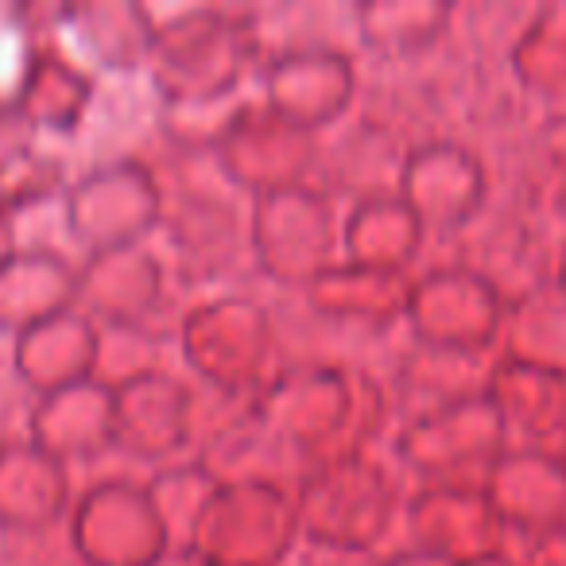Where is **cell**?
<instances>
[{
	"label": "cell",
	"instance_id": "33",
	"mask_svg": "<svg viewBox=\"0 0 566 566\" xmlns=\"http://www.w3.org/2000/svg\"><path fill=\"white\" fill-rule=\"evenodd\" d=\"M260 66L300 51H354V4H249Z\"/></svg>",
	"mask_w": 566,
	"mask_h": 566
},
{
	"label": "cell",
	"instance_id": "11",
	"mask_svg": "<svg viewBox=\"0 0 566 566\" xmlns=\"http://www.w3.org/2000/svg\"><path fill=\"white\" fill-rule=\"evenodd\" d=\"M504 318H509L504 300L473 268L458 264V260H442V264L416 272L403 331L416 346L496 354Z\"/></svg>",
	"mask_w": 566,
	"mask_h": 566
},
{
	"label": "cell",
	"instance_id": "20",
	"mask_svg": "<svg viewBox=\"0 0 566 566\" xmlns=\"http://www.w3.org/2000/svg\"><path fill=\"white\" fill-rule=\"evenodd\" d=\"M512 539H539L566 527V462L555 450L509 447L481 485Z\"/></svg>",
	"mask_w": 566,
	"mask_h": 566
},
{
	"label": "cell",
	"instance_id": "23",
	"mask_svg": "<svg viewBox=\"0 0 566 566\" xmlns=\"http://www.w3.org/2000/svg\"><path fill=\"white\" fill-rule=\"evenodd\" d=\"M489 403L496 408L509 447L563 450L566 442V373L496 354L489 377Z\"/></svg>",
	"mask_w": 566,
	"mask_h": 566
},
{
	"label": "cell",
	"instance_id": "12",
	"mask_svg": "<svg viewBox=\"0 0 566 566\" xmlns=\"http://www.w3.org/2000/svg\"><path fill=\"white\" fill-rule=\"evenodd\" d=\"M71 539L82 566H151L171 551L144 481L102 478L74 496Z\"/></svg>",
	"mask_w": 566,
	"mask_h": 566
},
{
	"label": "cell",
	"instance_id": "6",
	"mask_svg": "<svg viewBox=\"0 0 566 566\" xmlns=\"http://www.w3.org/2000/svg\"><path fill=\"white\" fill-rule=\"evenodd\" d=\"M342 260V210L323 187H292L252 206V264L275 292L303 295Z\"/></svg>",
	"mask_w": 566,
	"mask_h": 566
},
{
	"label": "cell",
	"instance_id": "25",
	"mask_svg": "<svg viewBox=\"0 0 566 566\" xmlns=\"http://www.w3.org/2000/svg\"><path fill=\"white\" fill-rule=\"evenodd\" d=\"M97 346H102L97 323L86 311L74 307L12 338V377L32 400L63 392V388L82 385V380H94Z\"/></svg>",
	"mask_w": 566,
	"mask_h": 566
},
{
	"label": "cell",
	"instance_id": "28",
	"mask_svg": "<svg viewBox=\"0 0 566 566\" xmlns=\"http://www.w3.org/2000/svg\"><path fill=\"white\" fill-rule=\"evenodd\" d=\"M97 102V78L55 43H35L20 74L12 109L35 136H78Z\"/></svg>",
	"mask_w": 566,
	"mask_h": 566
},
{
	"label": "cell",
	"instance_id": "18",
	"mask_svg": "<svg viewBox=\"0 0 566 566\" xmlns=\"http://www.w3.org/2000/svg\"><path fill=\"white\" fill-rule=\"evenodd\" d=\"M195 380L159 369L113 392V450L128 462L159 465L190 454Z\"/></svg>",
	"mask_w": 566,
	"mask_h": 566
},
{
	"label": "cell",
	"instance_id": "22",
	"mask_svg": "<svg viewBox=\"0 0 566 566\" xmlns=\"http://www.w3.org/2000/svg\"><path fill=\"white\" fill-rule=\"evenodd\" d=\"M408 156L411 148L400 136L354 113L346 125L334 128L331 140L323 136V164H318L315 187H323L338 202L346 198L349 206L396 195Z\"/></svg>",
	"mask_w": 566,
	"mask_h": 566
},
{
	"label": "cell",
	"instance_id": "21",
	"mask_svg": "<svg viewBox=\"0 0 566 566\" xmlns=\"http://www.w3.org/2000/svg\"><path fill=\"white\" fill-rule=\"evenodd\" d=\"M496 354H458L408 342L396 369L388 373V403H392V431L416 423L442 408H454L473 396H489Z\"/></svg>",
	"mask_w": 566,
	"mask_h": 566
},
{
	"label": "cell",
	"instance_id": "26",
	"mask_svg": "<svg viewBox=\"0 0 566 566\" xmlns=\"http://www.w3.org/2000/svg\"><path fill=\"white\" fill-rule=\"evenodd\" d=\"M159 17L140 0H82L66 4L63 32L109 78H144Z\"/></svg>",
	"mask_w": 566,
	"mask_h": 566
},
{
	"label": "cell",
	"instance_id": "9",
	"mask_svg": "<svg viewBox=\"0 0 566 566\" xmlns=\"http://www.w3.org/2000/svg\"><path fill=\"white\" fill-rule=\"evenodd\" d=\"M388 450L400 470L416 478V485L481 489L489 470L509 450V434L489 396H473L454 408L396 427Z\"/></svg>",
	"mask_w": 566,
	"mask_h": 566
},
{
	"label": "cell",
	"instance_id": "40",
	"mask_svg": "<svg viewBox=\"0 0 566 566\" xmlns=\"http://www.w3.org/2000/svg\"><path fill=\"white\" fill-rule=\"evenodd\" d=\"M380 555H365V551H338V547H318V543H300L292 558L283 566H377Z\"/></svg>",
	"mask_w": 566,
	"mask_h": 566
},
{
	"label": "cell",
	"instance_id": "41",
	"mask_svg": "<svg viewBox=\"0 0 566 566\" xmlns=\"http://www.w3.org/2000/svg\"><path fill=\"white\" fill-rule=\"evenodd\" d=\"M516 558L524 566H566V527H558V532H547V535H539V539L524 543V551H520Z\"/></svg>",
	"mask_w": 566,
	"mask_h": 566
},
{
	"label": "cell",
	"instance_id": "13",
	"mask_svg": "<svg viewBox=\"0 0 566 566\" xmlns=\"http://www.w3.org/2000/svg\"><path fill=\"white\" fill-rule=\"evenodd\" d=\"M213 159L244 195L264 198L315 182L323 164V136L272 113L256 94L221 136Z\"/></svg>",
	"mask_w": 566,
	"mask_h": 566
},
{
	"label": "cell",
	"instance_id": "29",
	"mask_svg": "<svg viewBox=\"0 0 566 566\" xmlns=\"http://www.w3.org/2000/svg\"><path fill=\"white\" fill-rule=\"evenodd\" d=\"M28 442L48 450L63 465L97 462L113 450V392L97 380H82L32 400Z\"/></svg>",
	"mask_w": 566,
	"mask_h": 566
},
{
	"label": "cell",
	"instance_id": "46",
	"mask_svg": "<svg viewBox=\"0 0 566 566\" xmlns=\"http://www.w3.org/2000/svg\"><path fill=\"white\" fill-rule=\"evenodd\" d=\"M558 454H563V462H566V442H563V450H558Z\"/></svg>",
	"mask_w": 566,
	"mask_h": 566
},
{
	"label": "cell",
	"instance_id": "19",
	"mask_svg": "<svg viewBox=\"0 0 566 566\" xmlns=\"http://www.w3.org/2000/svg\"><path fill=\"white\" fill-rule=\"evenodd\" d=\"M411 287H416L411 272H388V268L338 260L295 300L323 323L361 334H396L403 331V318H408Z\"/></svg>",
	"mask_w": 566,
	"mask_h": 566
},
{
	"label": "cell",
	"instance_id": "44",
	"mask_svg": "<svg viewBox=\"0 0 566 566\" xmlns=\"http://www.w3.org/2000/svg\"><path fill=\"white\" fill-rule=\"evenodd\" d=\"M470 566H524L512 551H504V555H493V558H481V563H470Z\"/></svg>",
	"mask_w": 566,
	"mask_h": 566
},
{
	"label": "cell",
	"instance_id": "1",
	"mask_svg": "<svg viewBox=\"0 0 566 566\" xmlns=\"http://www.w3.org/2000/svg\"><path fill=\"white\" fill-rule=\"evenodd\" d=\"M159 190H164V260L179 287H218L237 275H256L252 264V206L218 167L213 156L151 151Z\"/></svg>",
	"mask_w": 566,
	"mask_h": 566
},
{
	"label": "cell",
	"instance_id": "10",
	"mask_svg": "<svg viewBox=\"0 0 566 566\" xmlns=\"http://www.w3.org/2000/svg\"><path fill=\"white\" fill-rule=\"evenodd\" d=\"M300 501L280 485H221L190 551L210 566H283L300 551Z\"/></svg>",
	"mask_w": 566,
	"mask_h": 566
},
{
	"label": "cell",
	"instance_id": "45",
	"mask_svg": "<svg viewBox=\"0 0 566 566\" xmlns=\"http://www.w3.org/2000/svg\"><path fill=\"white\" fill-rule=\"evenodd\" d=\"M555 287L566 295V249H563V256H558V272H555Z\"/></svg>",
	"mask_w": 566,
	"mask_h": 566
},
{
	"label": "cell",
	"instance_id": "34",
	"mask_svg": "<svg viewBox=\"0 0 566 566\" xmlns=\"http://www.w3.org/2000/svg\"><path fill=\"white\" fill-rule=\"evenodd\" d=\"M535 17H539V4H524V0L458 4L454 24H450V43L478 66L512 71V59H516L524 35L532 32Z\"/></svg>",
	"mask_w": 566,
	"mask_h": 566
},
{
	"label": "cell",
	"instance_id": "4",
	"mask_svg": "<svg viewBox=\"0 0 566 566\" xmlns=\"http://www.w3.org/2000/svg\"><path fill=\"white\" fill-rule=\"evenodd\" d=\"M408 473L392 458V450H365L318 462L300 485V524L303 543L338 551L385 555V539L400 527L408 501Z\"/></svg>",
	"mask_w": 566,
	"mask_h": 566
},
{
	"label": "cell",
	"instance_id": "36",
	"mask_svg": "<svg viewBox=\"0 0 566 566\" xmlns=\"http://www.w3.org/2000/svg\"><path fill=\"white\" fill-rule=\"evenodd\" d=\"M144 489H148L151 509L164 520L171 547H190L198 524H202V516L210 512L213 496L221 493V481L213 478L198 458L187 454V458H175V462L159 465V470H151Z\"/></svg>",
	"mask_w": 566,
	"mask_h": 566
},
{
	"label": "cell",
	"instance_id": "14",
	"mask_svg": "<svg viewBox=\"0 0 566 566\" xmlns=\"http://www.w3.org/2000/svg\"><path fill=\"white\" fill-rule=\"evenodd\" d=\"M411 213L423 226L427 241H458L489 206V171L465 144L431 140L403 164L400 190Z\"/></svg>",
	"mask_w": 566,
	"mask_h": 566
},
{
	"label": "cell",
	"instance_id": "17",
	"mask_svg": "<svg viewBox=\"0 0 566 566\" xmlns=\"http://www.w3.org/2000/svg\"><path fill=\"white\" fill-rule=\"evenodd\" d=\"M171 287V268L151 241L94 252L78 264V311L97 326H159Z\"/></svg>",
	"mask_w": 566,
	"mask_h": 566
},
{
	"label": "cell",
	"instance_id": "15",
	"mask_svg": "<svg viewBox=\"0 0 566 566\" xmlns=\"http://www.w3.org/2000/svg\"><path fill=\"white\" fill-rule=\"evenodd\" d=\"M400 532L403 547L427 551L450 566L504 555L512 543L485 493L465 485H416L403 501Z\"/></svg>",
	"mask_w": 566,
	"mask_h": 566
},
{
	"label": "cell",
	"instance_id": "32",
	"mask_svg": "<svg viewBox=\"0 0 566 566\" xmlns=\"http://www.w3.org/2000/svg\"><path fill=\"white\" fill-rule=\"evenodd\" d=\"M423 249L427 233L400 195L365 198L342 213V260L416 275Z\"/></svg>",
	"mask_w": 566,
	"mask_h": 566
},
{
	"label": "cell",
	"instance_id": "3",
	"mask_svg": "<svg viewBox=\"0 0 566 566\" xmlns=\"http://www.w3.org/2000/svg\"><path fill=\"white\" fill-rule=\"evenodd\" d=\"M260 74L249 4H195L159 17L144 82L159 109L206 105L241 94L244 78Z\"/></svg>",
	"mask_w": 566,
	"mask_h": 566
},
{
	"label": "cell",
	"instance_id": "8",
	"mask_svg": "<svg viewBox=\"0 0 566 566\" xmlns=\"http://www.w3.org/2000/svg\"><path fill=\"white\" fill-rule=\"evenodd\" d=\"M164 190L151 159H102L71 179L63 195V229L86 256L125 244H144L159 233Z\"/></svg>",
	"mask_w": 566,
	"mask_h": 566
},
{
	"label": "cell",
	"instance_id": "37",
	"mask_svg": "<svg viewBox=\"0 0 566 566\" xmlns=\"http://www.w3.org/2000/svg\"><path fill=\"white\" fill-rule=\"evenodd\" d=\"M496 354L566 373V295L555 283L509 307Z\"/></svg>",
	"mask_w": 566,
	"mask_h": 566
},
{
	"label": "cell",
	"instance_id": "43",
	"mask_svg": "<svg viewBox=\"0 0 566 566\" xmlns=\"http://www.w3.org/2000/svg\"><path fill=\"white\" fill-rule=\"evenodd\" d=\"M151 566H210V563H206V558L198 555V551H190V547H171L164 558H156Z\"/></svg>",
	"mask_w": 566,
	"mask_h": 566
},
{
	"label": "cell",
	"instance_id": "2",
	"mask_svg": "<svg viewBox=\"0 0 566 566\" xmlns=\"http://www.w3.org/2000/svg\"><path fill=\"white\" fill-rule=\"evenodd\" d=\"M256 416L315 465L342 454H365L392 439L385 380L349 365H275L272 377L256 388Z\"/></svg>",
	"mask_w": 566,
	"mask_h": 566
},
{
	"label": "cell",
	"instance_id": "5",
	"mask_svg": "<svg viewBox=\"0 0 566 566\" xmlns=\"http://www.w3.org/2000/svg\"><path fill=\"white\" fill-rule=\"evenodd\" d=\"M175 346L190 380L221 392H256L280 365L275 311L249 292L190 303L175 331Z\"/></svg>",
	"mask_w": 566,
	"mask_h": 566
},
{
	"label": "cell",
	"instance_id": "31",
	"mask_svg": "<svg viewBox=\"0 0 566 566\" xmlns=\"http://www.w3.org/2000/svg\"><path fill=\"white\" fill-rule=\"evenodd\" d=\"M190 458H198L221 485H280L292 493H300V485L315 470V462L303 450L283 442L272 427L260 423V416L244 419L237 431Z\"/></svg>",
	"mask_w": 566,
	"mask_h": 566
},
{
	"label": "cell",
	"instance_id": "27",
	"mask_svg": "<svg viewBox=\"0 0 566 566\" xmlns=\"http://www.w3.org/2000/svg\"><path fill=\"white\" fill-rule=\"evenodd\" d=\"M78 307V264L55 244H20L0 268V331L12 338Z\"/></svg>",
	"mask_w": 566,
	"mask_h": 566
},
{
	"label": "cell",
	"instance_id": "35",
	"mask_svg": "<svg viewBox=\"0 0 566 566\" xmlns=\"http://www.w3.org/2000/svg\"><path fill=\"white\" fill-rule=\"evenodd\" d=\"M512 78L543 113H566V0H543L532 32L524 35Z\"/></svg>",
	"mask_w": 566,
	"mask_h": 566
},
{
	"label": "cell",
	"instance_id": "16",
	"mask_svg": "<svg viewBox=\"0 0 566 566\" xmlns=\"http://www.w3.org/2000/svg\"><path fill=\"white\" fill-rule=\"evenodd\" d=\"M361 63L354 51H300L260 66V102L307 133H334L357 109Z\"/></svg>",
	"mask_w": 566,
	"mask_h": 566
},
{
	"label": "cell",
	"instance_id": "7",
	"mask_svg": "<svg viewBox=\"0 0 566 566\" xmlns=\"http://www.w3.org/2000/svg\"><path fill=\"white\" fill-rule=\"evenodd\" d=\"M458 264L473 268L504 300V307L532 300L551 287L558 256L566 249V229L516 202L489 195V206L458 241H450Z\"/></svg>",
	"mask_w": 566,
	"mask_h": 566
},
{
	"label": "cell",
	"instance_id": "30",
	"mask_svg": "<svg viewBox=\"0 0 566 566\" xmlns=\"http://www.w3.org/2000/svg\"><path fill=\"white\" fill-rule=\"evenodd\" d=\"M454 9L450 0H361L354 4L357 48L373 63L423 59L450 40Z\"/></svg>",
	"mask_w": 566,
	"mask_h": 566
},
{
	"label": "cell",
	"instance_id": "39",
	"mask_svg": "<svg viewBox=\"0 0 566 566\" xmlns=\"http://www.w3.org/2000/svg\"><path fill=\"white\" fill-rule=\"evenodd\" d=\"M0 566H82L71 527L51 532H0Z\"/></svg>",
	"mask_w": 566,
	"mask_h": 566
},
{
	"label": "cell",
	"instance_id": "38",
	"mask_svg": "<svg viewBox=\"0 0 566 566\" xmlns=\"http://www.w3.org/2000/svg\"><path fill=\"white\" fill-rule=\"evenodd\" d=\"M97 331H102V346H97L94 380L109 392L167 369V346L175 342V334L159 326H97Z\"/></svg>",
	"mask_w": 566,
	"mask_h": 566
},
{
	"label": "cell",
	"instance_id": "24",
	"mask_svg": "<svg viewBox=\"0 0 566 566\" xmlns=\"http://www.w3.org/2000/svg\"><path fill=\"white\" fill-rule=\"evenodd\" d=\"M71 465L35 442L17 439L0 447V532H51L74 509Z\"/></svg>",
	"mask_w": 566,
	"mask_h": 566
},
{
	"label": "cell",
	"instance_id": "42",
	"mask_svg": "<svg viewBox=\"0 0 566 566\" xmlns=\"http://www.w3.org/2000/svg\"><path fill=\"white\" fill-rule=\"evenodd\" d=\"M377 566H450L442 558L427 555V551H411V547H396V551H385Z\"/></svg>",
	"mask_w": 566,
	"mask_h": 566
}]
</instances>
